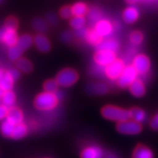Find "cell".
I'll list each match as a JSON object with an SVG mask.
<instances>
[{
  "instance_id": "cell-4",
  "label": "cell",
  "mask_w": 158,
  "mask_h": 158,
  "mask_svg": "<svg viewBox=\"0 0 158 158\" xmlns=\"http://www.w3.org/2000/svg\"><path fill=\"white\" fill-rule=\"evenodd\" d=\"M138 73L132 65L125 67L122 73L117 79V84L121 88H126L132 84L135 80L137 79Z\"/></svg>"
},
{
  "instance_id": "cell-5",
  "label": "cell",
  "mask_w": 158,
  "mask_h": 158,
  "mask_svg": "<svg viewBox=\"0 0 158 158\" xmlns=\"http://www.w3.org/2000/svg\"><path fill=\"white\" fill-rule=\"evenodd\" d=\"M116 130L121 134L136 135L142 131V125L140 123L136 122L134 120H124L118 122L116 125Z\"/></svg>"
},
{
  "instance_id": "cell-37",
  "label": "cell",
  "mask_w": 158,
  "mask_h": 158,
  "mask_svg": "<svg viewBox=\"0 0 158 158\" xmlns=\"http://www.w3.org/2000/svg\"><path fill=\"white\" fill-rule=\"evenodd\" d=\"M47 20H48V22L52 25V26H55L58 23V20H57V18H56V16L53 13H50V14H48L47 15Z\"/></svg>"
},
{
  "instance_id": "cell-38",
  "label": "cell",
  "mask_w": 158,
  "mask_h": 158,
  "mask_svg": "<svg viewBox=\"0 0 158 158\" xmlns=\"http://www.w3.org/2000/svg\"><path fill=\"white\" fill-rule=\"evenodd\" d=\"M150 126L152 129L158 130V113L155 115L150 121Z\"/></svg>"
},
{
  "instance_id": "cell-22",
  "label": "cell",
  "mask_w": 158,
  "mask_h": 158,
  "mask_svg": "<svg viewBox=\"0 0 158 158\" xmlns=\"http://www.w3.org/2000/svg\"><path fill=\"white\" fill-rule=\"evenodd\" d=\"M34 42V40L32 38V36L29 34L23 35L22 36H20L18 39L17 41V46L19 48H21L23 51L27 50L28 48H30Z\"/></svg>"
},
{
  "instance_id": "cell-26",
  "label": "cell",
  "mask_w": 158,
  "mask_h": 158,
  "mask_svg": "<svg viewBox=\"0 0 158 158\" xmlns=\"http://www.w3.org/2000/svg\"><path fill=\"white\" fill-rule=\"evenodd\" d=\"M16 66L19 68V70L25 73H30L33 70V65L31 62L29 61L26 58H19L16 61Z\"/></svg>"
},
{
  "instance_id": "cell-46",
  "label": "cell",
  "mask_w": 158,
  "mask_h": 158,
  "mask_svg": "<svg viewBox=\"0 0 158 158\" xmlns=\"http://www.w3.org/2000/svg\"><path fill=\"white\" fill-rule=\"evenodd\" d=\"M1 70H2V68H0V71H1Z\"/></svg>"
},
{
  "instance_id": "cell-41",
  "label": "cell",
  "mask_w": 158,
  "mask_h": 158,
  "mask_svg": "<svg viewBox=\"0 0 158 158\" xmlns=\"http://www.w3.org/2000/svg\"><path fill=\"white\" fill-rule=\"evenodd\" d=\"M9 72H10V75H11L12 76V78L14 79V80H18L19 78V72L17 69H10V70H9Z\"/></svg>"
},
{
  "instance_id": "cell-31",
  "label": "cell",
  "mask_w": 158,
  "mask_h": 158,
  "mask_svg": "<svg viewBox=\"0 0 158 158\" xmlns=\"http://www.w3.org/2000/svg\"><path fill=\"white\" fill-rule=\"evenodd\" d=\"M44 89L45 92H53V93H56L58 90L59 88V84L58 83L56 82V80H46L45 82H44Z\"/></svg>"
},
{
  "instance_id": "cell-11",
  "label": "cell",
  "mask_w": 158,
  "mask_h": 158,
  "mask_svg": "<svg viewBox=\"0 0 158 158\" xmlns=\"http://www.w3.org/2000/svg\"><path fill=\"white\" fill-rule=\"evenodd\" d=\"M6 119V120H8L9 122L14 125H17L20 123H23V114L22 110L17 107H11L10 109H8Z\"/></svg>"
},
{
  "instance_id": "cell-27",
  "label": "cell",
  "mask_w": 158,
  "mask_h": 158,
  "mask_svg": "<svg viewBox=\"0 0 158 158\" xmlns=\"http://www.w3.org/2000/svg\"><path fill=\"white\" fill-rule=\"evenodd\" d=\"M87 15H88L89 22L92 24H96L98 21L102 19H101L102 18V12H101L100 8L96 7V6H93L91 9H89Z\"/></svg>"
},
{
  "instance_id": "cell-39",
  "label": "cell",
  "mask_w": 158,
  "mask_h": 158,
  "mask_svg": "<svg viewBox=\"0 0 158 158\" xmlns=\"http://www.w3.org/2000/svg\"><path fill=\"white\" fill-rule=\"evenodd\" d=\"M88 31V29L84 27L80 28V29H78V30H76V36H78L79 38H84L86 35V33Z\"/></svg>"
},
{
  "instance_id": "cell-30",
  "label": "cell",
  "mask_w": 158,
  "mask_h": 158,
  "mask_svg": "<svg viewBox=\"0 0 158 158\" xmlns=\"http://www.w3.org/2000/svg\"><path fill=\"white\" fill-rule=\"evenodd\" d=\"M32 27L35 30H36L39 32H45L48 30V24L44 21V19L40 18L35 19L32 21Z\"/></svg>"
},
{
  "instance_id": "cell-14",
  "label": "cell",
  "mask_w": 158,
  "mask_h": 158,
  "mask_svg": "<svg viewBox=\"0 0 158 158\" xmlns=\"http://www.w3.org/2000/svg\"><path fill=\"white\" fill-rule=\"evenodd\" d=\"M87 92L92 95H104L108 92V87L106 84L101 82H92L88 84Z\"/></svg>"
},
{
  "instance_id": "cell-35",
  "label": "cell",
  "mask_w": 158,
  "mask_h": 158,
  "mask_svg": "<svg viewBox=\"0 0 158 158\" xmlns=\"http://www.w3.org/2000/svg\"><path fill=\"white\" fill-rule=\"evenodd\" d=\"M60 15L61 16V18L68 19H70L73 15H72V6H63L60 10Z\"/></svg>"
},
{
  "instance_id": "cell-12",
  "label": "cell",
  "mask_w": 158,
  "mask_h": 158,
  "mask_svg": "<svg viewBox=\"0 0 158 158\" xmlns=\"http://www.w3.org/2000/svg\"><path fill=\"white\" fill-rule=\"evenodd\" d=\"M94 29L100 35L105 37L112 33L113 27L110 21L107 19H100L96 23Z\"/></svg>"
},
{
  "instance_id": "cell-44",
  "label": "cell",
  "mask_w": 158,
  "mask_h": 158,
  "mask_svg": "<svg viewBox=\"0 0 158 158\" xmlns=\"http://www.w3.org/2000/svg\"><path fill=\"white\" fill-rule=\"evenodd\" d=\"M4 92H5V91L2 90V88L0 87V98H2V95H3Z\"/></svg>"
},
{
  "instance_id": "cell-34",
  "label": "cell",
  "mask_w": 158,
  "mask_h": 158,
  "mask_svg": "<svg viewBox=\"0 0 158 158\" xmlns=\"http://www.w3.org/2000/svg\"><path fill=\"white\" fill-rule=\"evenodd\" d=\"M4 27L7 29L16 31L18 29L19 21L15 16H9L4 23Z\"/></svg>"
},
{
  "instance_id": "cell-24",
  "label": "cell",
  "mask_w": 158,
  "mask_h": 158,
  "mask_svg": "<svg viewBox=\"0 0 158 158\" xmlns=\"http://www.w3.org/2000/svg\"><path fill=\"white\" fill-rule=\"evenodd\" d=\"M88 7L86 4L82 2H78L72 6V15L74 16H82L84 17L88 12Z\"/></svg>"
},
{
  "instance_id": "cell-25",
  "label": "cell",
  "mask_w": 158,
  "mask_h": 158,
  "mask_svg": "<svg viewBox=\"0 0 158 158\" xmlns=\"http://www.w3.org/2000/svg\"><path fill=\"white\" fill-rule=\"evenodd\" d=\"M1 99H2V104H4V105L7 107V108H11V107L14 106V104H15V93L11 90L5 91Z\"/></svg>"
},
{
  "instance_id": "cell-23",
  "label": "cell",
  "mask_w": 158,
  "mask_h": 158,
  "mask_svg": "<svg viewBox=\"0 0 158 158\" xmlns=\"http://www.w3.org/2000/svg\"><path fill=\"white\" fill-rule=\"evenodd\" d=\"M128 111H129L130 119L136 122L141 123L146 119V113L141 108H132Z\"/></svg>"
},
{
  "instance_id": "cell-17",
  "label": "cell",
  "mask_w": 158,
  "mask_h": 158,
  "mask_svg": "<svg viewBox=\"0 0 158 158\" xmlns=\"http://www.w3.org/2000/svg\"><path fill=\"white\" fill-rule=\"evenodd\" d=\"M132 96L136 97H142L145 94V86L140 80L136 79L128 86Z\"/></svg>"
},
{
  "instance_id": "cell-3",
  "label": "cell",
  "mask_w": 158,
  "mask_h": 158,
  "mask_svg": "<svg viewBox=\"0 0 158 158\" xmlns=\"http://www.w3.org/2000/svg\"><path fill=\"white\" fill-rule=\"evenodd\" d=\"M78 79L79 74L76 70L73 68H64L57 74L56 80L59 86L68 88L76 84Z\"/></svg>"
},
{
  "instance_id": "cell-13",
  "label": "cell",
  "mask_w": 158,
  "mask_h": 158,
  "mask_svg": "<svg viewBox=\"0 0 158 158\" xmlns=\"http://www.w3.org/2000/svg\"><path fill=\"white\" fill-rule=\"evenodd\" d=\"M14 79L12 78L9 70L6 71L2 69L0 71V87L3 91L11 90L14 86Z\"/></svg>"
},
{
  "instance_id": "cell-21",
  "label": "cell",
  "mask_w": 158,
  "mask_h": 158,
  "mask_svg": "<svg viewBox=\"0 0 158 158\" xmlns=\"http://www.w3.org/2000/svg\"><path fill=\"white\" fill-rule=\"evenodd\" d=\"M27 132L28 129L26 124L23 123H20L17 125H15L14 130H13L10 137L14 140H20L27 136Z\"/></svg>"
},
{
  "instance_id": "cell-36",
  "label": "cell",
  "mask_w": 158,
  "mask_h": 158,
  "mask_svg": "<svg viewBox=\"0 0 158 158\" xmlns=\"http://www.w3.org/2000/svg\"><path fill=\"white\" fill-rule=\"evenodd\" d=\"M8 112L7 107L4 104H0V120H2L6 117Z\"/></svg>"
},
{
  "instance_id": "cell-45",
  "label": "cell",
  "mask_w": 158,
  "mask_h": 158,
  "mask_svg": "<svg viewBox=\"0 0 158 158\" xmlns=\"http://www.w3.org/2000/svg\"><path fill=\"white\" fill-rule=\"evenodd\" d=\"M144 1H146V2H152V0H144Z\"/></svg>"
},
{
  "instance_id": "cell-29",
  "label": "cell",
  "mask_w": 158,
  "mask_h": 158,
  "mask_svg": "<svg viewBox=\"0 0 158 158\" xmlns=\"http://www.w3.org/2000/svg\"><path fill=\"white\" fill-rule=\"evenodd\" d=\"M14 124H12L11 123H10L8 120H6L1 124L0 130H1L2 136H4L5 137H10L13 130H14Z\"/></svg>"
},
{
  "instance_id": "cell-10",
  "label": "cell",
  "mask_w": 158,
  "mask_h": 158,
  "mask_svg": "<svg viewBox=\"0 0 158 158\" xmlns=\"http://www.w3.org/2000/svg\"><path fill=\"white\" fill-rule=\"evenodd\" d=\"M104 153L101 148L96 145H91L84 148L81 152V158H104Z\"/></svg>"
},
{
  "instance_id": "cell-28",
  "label": "cell",
  "mask_w": 158,
  "mask_h": 158,
  "mask_svg": "<svg viewBox=\"0 0 158 158\" xmlns=\"http://www.w3.org/2000/svg\"><path fill=\"white\" fill-rule=\"evenodd\" d=\"M23 53V51L21 48H19L17 46V44H15L14 46H11L9 48V50L7 52V56L8 58L12 60V61H17L19 59L21 58Z\"/></svg>"
},
{
  "instance_id": "cell-9",
  "label": "cell",
  "mask_w": 158,
  "mask_h": 158,
  "mask_svg": "<svg viewBox=\"0 0 158 158\" xmlns=\"http://www.w3.org/2000/svg\"><path fill=\"white\" fill-rule=\"evenodd\" d=\"M18 35L16 31L7 29L5 27H0V42L9 48L14 46L18 41Z\"/></svg>"
},
{
  "instance_id": "cell-40",
  "label": "cell",
  "mask_w": 158,
  "mask_h": 158,
  "mask_svg": "<svg viewBox=\"0 0 158 158\" xmlns=\"http://www.w3.org/2000/svg\"><path fill=\"white\" fill-rule=\"evenodd\" d=\"M72 39V34L70 31H65L62 34V40L64 42H69Z\"/></svg>"
},
{
  "instance_id": "cell-42",
  "label": "cell",
  "mask_w": 158,
  "mask_h": 158,
  "mask_svg": "<svg viewBox=\"0 0 158 158\" xmlns=\"http://www.w3.org/2000/svg\"><path fill=\"white\" fill-rule=\"evenodd\" d=\"M104 158H119L118 156H117V155H116L115 153H113V152H107L106 154H104Z\"/></svg>"
},
{
  "instance_id": "cell-1",
  "label": "cell",
  "mask_w": 158,
  "mask_h": 158,
  "mask_svg": "<svg viewBox=\"0 0 158 158\" xmlns=\"http://www.w3.org/2000/svg\"><path fill=\"white\" fill-rule=\"evenodd\" d=\"M59 103V98L56 93L44 92L36 96L34 100V105L37 109L48 111L54 109Z\"/></svg>"
},
{
  "instance_id": "cell-33",
  "label": "cell",
  "mask_w": 158,
  "mask_h": 158,
  "mask_svg": "<svg viewBox=\"0 0 158 158\" xmlns=\"http://www.w3.org/2000/svg\"><path fill=\"white\" fill-rule=\"evenodd\" d=\"M129 40H130V42L132 43L133 45H136V46H138L140 45L141 43L143 42L144 40V35L140 31H133L129 35Z\"/></svg>"
},
{
  "instance_id": "cell-2",
  "label": "cell",
  "mask_w": 158,
  "mask_h": 158,
  "mask_svg": "<svg viewBox=\"0 0 158 158\" xmlns=\"http://www.w3.org/2000/svg\"><path fill=\"white\" fill-rule=\"evenodd\" d=\"M101 114L107 120L121 122L130 120L129 111L114 105H106L101 109Z\"/></svg>"
},
{
  "instance_id": "cell-18",
  "label": "cell",
  "mask_w": 158,
  "mask_h": 158,
  "mask_svg": "<svg viewBox=\"0 0 158 158\" xmlns=\"http://www.w3.org/2000/svg\"><path fill=\"white\" fill-rule=\"evenodd\" d=\"M119 43L114 39H106L102 40L96 46L97 50H108L116 52L119 49Z\"/></svg>"
},
{
  "instance_id": "cell-20",
  "label": "cell",
  "mask_w": 158,
  "mask_h": 158,
  "mask_svg": "<svg viewBox=\"0 0 158 158\" xmlns=\"http://www.w3.org/2000/svg\"><path fill=\"white\" fill-rule=\"evenodd\" d=\"M84 40H86L89 44H92V45L96 47L102 41L103 37L100 35L95 29H88Z\"/></svg>"
},
{
  "instance_id": "cell-43",
  "label": "cell",
  "mask_w": 158,
  "mask_h": 158,
  "mask_svg": "<svg viewBox=\"0 0 158 158\" xmlns=\"http://www.w3.org/2000/svg\"><path fill=\"white\" fill-rule=\"evenodd\" d=\"M126 1L128 2V3L134 4V3H136V2H138L139 0H126Z\"/></svg>"
},
{
  "instance_id": "cell-8",
  "label": "cell",
  "mask_w": 158,
  "mask_h": 158,
  "mask_svg": "<svg viewBox=\"0 0 158 158\" xmlns=\"http://www.w3.org/2000/svg\"><path fill=\"white\" fill-rule=\"evenodd\" d=\"M116 60V52L108 50H97L94 55V60L99 66L106 67Z\"/></svg>"
},
{
  "instance_id": "cell-7",
  "label": "cell",
  "mask_w": 158,
  "mask_h": 158,
  "mask_svg": "<svg viewBox=\"0 0 158 158\" xmlns=\"http://www.w3.org/2000/svg\"><path fill=\"white\" fill-rule=\"evenodd\" d=\"M124 68H125V65H124V61L116 59L113 62L105 67L104 72L107 77L110 80H117L120 74L122 73Z\"/></svg>"
},
{
  "instance_id": "cell-15",
  "label": "cell",
  "mask_w": 158,
  "mask_h": 158,
  "mask_svg": "<svg viewBox=\"0 0 158 158\" xmlns=\"http://www.w3.org/2000/svg\"><path fill=\"white\" fill-rule=\"evenodd\" d=\"M34 44H35V47L40 52H44V53L48 52L52 48L49 40L43 34L36 35L34 38Z\"/></svg>"
},
{
  "instance_id": "cell-19",
  "label": "cell",
  "mask_w": 158,
  "mask_h": 158,
  "mask_svg": "<svg viewBox=\"0 0 158 158\" xmlns=\"http://www.w3.org/2000/svg\"><path fill=\"white\" fill-rule=\"evenodd\" d=\"M132 158H153V153L150 148L143 144H139L134 149Z\"/></svg>"
},
{
  "instance_id": "cell-6",
  "label": "cell",
  "mask_w": 158,
  "mask_h": 158,
  "mask_svg": "<svg viewBox=\"0 0 158 158\" xmlns=\"http://www.w3.org/2000/svg\"><path fill=\"white\" fill-rule=\"evenodd\" d=\"M132 66L134 67L138 75L145 76L148 74L151 68L150 60L147 56L144 54H140L135 56L133 59Z\"/></svg>"
},
{
  "instance_id": "cell-32",
  "label": "cell",
  "mask_w": 158,
  "mask_h": 158,
  "mask_svg": "<svg viewBox=\"0 0 158 158\" xmlns=\"http://www.w3.org/2000/svg\"><path fill=\"white\" fill-rule=\"evenodd\" d=\"M85 23H86V19L82 16H74V18H72L70 20L71 27L74 28L75 30H78L84 27Z\"/></svg>"
},
{
  "instance_id": "cell-16",
  "label": "cell",
  "mask_w": 158,
  "mask_h": 158,
  "mask_svg": "<svg viewBox=\"0 0 158 158\" xmlns=\"http://www.w3.org/2000/svg\"><path fill=\"white\" fill-rule=\"evenodd\" d=\"M139 18V10L136 6H130L127 7L123 13V19L126 23H134Z\"/></svg>"
}]
</instances>
